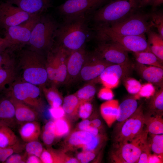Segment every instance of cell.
Returning <instances> with one entry per match:
<instances>
[{"label": "cell", "mask_w": 163, "mask_h": 163, "mask_svg": "<svg viewBox=\"0 0 163 163\" xmlns=\"http://www.w3.org/2000/svg\"><path fill=\"white\" fill-rule=\"evenodd\" d=\"M17 72L15 62L0 68V92L4 90L7 85L10 86L16 79Z\"/></svg>", "instance_id": "31"}, {"label": "cell", "mask_w": 163, "mask_h": 163, "mask_svg": "<svg viewBox=\"0 0 163 163\" xmlns=\"http://www.w3.org/2000/svg\"><path fill=\"white\" fill-rule=\"evenodd\" d=\"M93 135L86 131L79 130L72 132L65 140L63 149L66 152L82 148L92 140Z\"/></svg>", "instance_id": "20"}, {"label": "cell", "mask_w": 163, "mask_h": 163, "mask_svg": "<svg viewBox=\"0 0 163 163\" xmlns=\"http://www.w3.org/2000/svg\"><path fill=\"white\" fill-rule=\"evenodd\" d=\"M155 91L153 85L148 82L141 85L139 91L135 95L134 97L136 99L141 97L149 98L154 94Z\"/></svg>", "instance_id": "42"}, {"label": "cell", "mask_w": 163, "mask_h": 163, "mask_svg": "<svg viewBox=\"0 0 163 163\" xmlns=\"http://www.w3.org/2000/svg\"><path fill=\"white\" fill-rule=\"evenodd\" d=\"M18 60L16 67L21 71V79L40 87L46 85V56L27 49L20 52Z\"/></svg>", "instance_id": "2"}, {"label": "cell", "mask_w": 163, "mask_h": 163, "mask_svg": "<svg viewBox=\"0 0 163 163\" xmlns=\"http://www.w3.org/2000/svg\"><path fill=\"white\" fill-rule=\"evenodd\" d=\"M19 146L18 138L9 126L4 125L0 127V147L13 148Z\"/></svg>", "instance_id": "29"}, {"label": "cell", "mask_w": 163, "mask_h": 163, "mask_svg": "<svg viewBox=\"0 0 163 163\" xmlns=\"http://www.w3.org/2000/svg\"><path fill=\"white\" fill-rule=\"evenodd\" d=\"M136 62L145 65L155 66L163 69L162 63L153 53L142 51L133 53Z\"/></svg>", "instance_id": "32"}, {"label": "cell", "mask_w": 163, "mask_h": 163, "mask_svg": "<svg viewBox=\"0 0 163 163\" xmlns=\"http://www.w3.org/2000/svg\"><path fill=\"white\" fill-rule=\"evenodd\" d=\"M96 88L94 81L89 82L75 93L80 102L91 101L96 92Z\"/></svg>", "instance_id": "33"}, {"label": "cell", "mask_w": 163, "mask_h": 163, "mask_svg": "<svg viewBox=\"0 0 163 163\" xmlns=\"http://www.w3.org/2000/svg\"><path fill=\"white\" fill-rule=\"evenodd\" d=\"M151 26L156 28L158 34L163 37V15L160 12H154L148 15Z\"/></svg>", "instance_id": "39"}, {"label": "cell", "mask_w": 163, "mask_h": 163, "mask_svg": "<svg viewBox=\"0 0 163 163\" xmlns=\"http://www.w3.org/2000/svg\"><path fill=\"white\" fill-rule=\"evenodd\" d=\"M6 90L17 99L37 111L41 112L43 110L42 92L40 87L16 78Z\"/></svg>", "instance_id": "7"}, {"label": "cell", "mask_w": 163, "mask_h": 163, "mask_svg": "<svg viewBox=\"0 0 163 163\" xmlns=\"http://www.w3.org/2000/svg\"><path fill=\"white\" fill-rule=\"evenodd\" d=\"M91 126L90 121L86 119L83 120L78 123V130L88 132Z\"/></svg>", "instance_id": "51"}, {"label": "cell", "mask_w": 163, "mask_h": 163, "mask_svg": "<svg viewBox=\"0 0 163 163\" xmlns=\"http://www.w3.org/2000/svg\"><path fill=\"white\" fill-rule=\"evenodd\" d=\"M141 0H115L96 11L91 16L95 25H107L121 21L135 13Z\"/></svg>", "instance_id": "4"}, {"label": "cell", "mask_w": 163, "mask_h": 163, "mask_svg": "<svg viewBox=\"0 0 163 163\" xmlns=\"http://www.w3.org/2000/svg\"><path fill=\"white\" fill-rule=\"evenodd\" d=\"M33 16L11 3L0 1V27L5 29L21 24Z\"/></svg>", "instance_id": "13"}, {"label": "cell", "mask_w": 163, "mask_h": 163, "mask_svg": "<svg viewBox=\"0 0 163 163\" xmlns=\"http://www.w3.org/2000/svg\"><path fill=\"white\" fill-rule=\"evenodd\" d=\"M148 133L145 129L133 139L120 143H114L110 154L113 163H137L142 152L148 146Z\"/></svg>", "instance_id": "5"}, {"label": "cell", "mask_w": 163, "mask_h": 163, "mask_svg": "<svg viewBox=\"0 0 163 163\" xmlns=\"http://www.w3.org/2000/svg\"><path fill=\"white\" fill-rule=\"evenodd\" d=\"M55 138L62 137L69 132L71 126L69 121L65 117L54 120Z\"/></svg>", "instance_id": "37"}, {"label": "cell", "mask_w": 163, "mask_h": 163, "mask_svg": "<svg viewBox=\"0 0 163 163\" xmlns=\"http://www.w3.org/2000/svg\"><path fill=\"white\" fill-rule=\"evenodd\" d=\"M135 68L144 80L158 87L163 86V69L136 62Z\"/></svg>", "instance_id": "19"}, {"label": "cell", "mask_w": 163, "mask_h": 163, "mask_svg": "<svg viewBox=\"0 0 163 163\" xmlns=\"http://www.w3.org/2000/svg\"><path fill=\"white\" fill-rule=\"evenodd\" d=\"M133 68V65H110L105 69L95 82H100L104 87L111 89L115 88L121 80L129 76Z\"/></svg>", "instance_id": "14"}, {"label": "cell", "mask_w": 163, "mask_h": 163, "mask_svg": "<svg viewBox=\"0 0 163 163\" xmlns=\"http://www.w3.org/2000/svg\"><path fill=\"white\" fill-rule=\"evenodd\" d=\"M106 0H67L58 6L57 11L63 19L90 15Z\"/></svg>", "instance_id": "11"}, {"label": "cell", "mask_w": 163, "mask_h": 163, "mask_svg": "<svg viewBox=\"0 0 163 163\" xmlns=\"http://www.w3.org/2000/svg\"><path fill=\"white\" fill-rule=\"evenodd\" d=\"M80 102L75 93L66 96L64 99L62 107L66 113L75 116L78 111Z\"/></svg>", "instance_id": "34"}, {"label": "cell", "mask_w": 163, "mask_h": 163, "mask_svg": "<svg viewBox=\"0 0 163 163\" xmlns=\"http://www.w3.org/2000/svg\"><path fill=\"white\" fill-rule=\"evenodd\" d=\"M21 150L19 146L13 148H3L0 147V162L4 163L11 155L14 152H18Z\"/></svg>", "instance_id": "46"}, {"label": "cell", "mask_w": 163, "mask_h": 163, "mask_svg": "<svg viewBox=\"0 0 163 163\" xmlns=\"http://www.w3.org/2000/svg\"><path fill=\"white\" fill-rule=\"evenodd\" d=\"M163 3V0H154L152 5V8L155 9Z\"/></svg>", "instance_id": "57"}, {"label": "cell", "mask_w": 163, "mask_h": 163, "mask_svg": "<svg viewBox=\"0 0 163 163\" xmlns=\"http://www.w3.org/2000/svg\"><path fill=\"white\" fill-rule=\"evenodd\" d=\"M12 52L8 49L0 53V68L15 62V60L11 55Z\"/></svg>", "instance_id": "44"}, {"label": "cell", "mask_w": 163, "mask_h": 163, "mask_svg": "<svg viewBox=\"0 0 163 163\" xmlns=\"http://www.w3.org/2000/svg\"><path fill=\"white\" fill-rule=\"evenodd\" d=\"M93 30L96 32L95 37L98 41L114 43L128 52H151L145 35H122L98 26H95Z\"/></svg>", "instance_id": "6"}, {"label": "cell", "mask_w": 163, "mask_h": 163, "mask_svg": "<svg viewBox=\"0 0 163 163\" xmlns=\"http://www.w3.org/2000/svg\"><path fill=\"white\" fill-rule=\"evenodd\" d=\"M19 132L24 142L38 140L41 133L40 126L37 121L27 122L22 124Z\"/></svg>", "instance_id": "25"}, {"label": "cell", "mask_w": 163, "mask_h": 163, "mask_svg": "<svg viewBox=\"0 0 163 163\" xmlns=\"http://www.w3.org/2000/svg\"><path fill=\"white\" fill-rule=\"evenodd\" d=\"M26 163H42L40 158L34 155H28Z\"/></svg>", "instance_id": "54"}, {"label": "cell", "mask_w": 163, "mask_h": 163, "mask_svg": "<svg viewBox=\"0 0 163 163\" xmlns=\"http://www.w3.org/2000/svg\"><path fill=\"white\" fill-rule=\"evenodd\" d=\"M0 120L4 125L10 127L16 120L14 105L6 95L0 96Z\"/></svg>", "instance_id": "23"}, {"label": "cell", "mask_w": 163, "mask_h": 163, "mask_svg": "<svg viewBox=\"0 0 163 163\" xmlns=\"http://www.w3.org/2000/svg\"><path fill=\"white\" fill-rule=\"evenodd\" d=\"M41 15L33 16L21 24L5 29V37L10 42L11 51L27 45L32 30Z\"/></svg>", "instance_id": "9"}, {"label": "cell", "mask_w": 163, "mask_h": 163, "mask_svg": "<svg viewBox=\"0 0 163 163\" xmlns=\"http://www.w3.org/2000/svg\"><path fill=\"white\" fill-rule=\"evenodd\" d=\"M91 125L92 126L101 130L102 128V123L99 119L96 118L90 121Z\"/></svg>", "instance_id": "55"}, {"label": "cell", "mask_w": 163, "mask_h": 163, "mask_svg": "<svg viewBox=\"0 0 163 163\" xmlns=\"http://www.w3.org/2000/svg\"><path fill=\"white\" fill-rule=\"evenodd\" d=\"M107 140L105 135L101 133L93 135L91 141L82 148L83 151H92L98 152Z\"/></svg>", "instance_id": "36"}, {"label": "cell", "mask_w": 163, "mask_h": 163, "mask_svg": "<svg viewBox=\"0 0 163 163\" xmlns=\"http://www.w3.org/2000/svg\"><path fill=\"white\" fill-rule=\"evenodd\" d=\"M145 129L148 133L160 134L163 133L162 116L146 113L144 114Z\"/></svg>", "instance_id": "28"}, {"label": "cell", "mask_w": 163, "mask_h": 163, "mask_svg": "<svg viewBox=\"0 0 163 163\" xmlns=\"http://www.w3.org/2000/svg\"><path fill=\"white\" fill-rule=\"evenodd\" d=\"M4 125H4L3 123L2 122V121H1V120H0V127H1L2 126H4Z\"/></svg>", "instance_id": "58"}, {"label": "cell", "mask_w": 163, "mask_h": 163, "mask_svg": "<svg viewBox=\"0 0 163 163\" xmlns=\"http://www.w3.org/2000/svg\"><path fill=\"white\" fill-rule=\"evenodd\" d=\"M97 96L99 99L107 101L113 99L114 95L111 89L104 87L99 91Z\"/></svg>", "instance_id": "47"}, {"label": "cell", "mask_w": 163, "mask_h": 163, "mask_svg": "<svg viewBox=\"0 0 163 163\" xmlns=\"http://www.w3.org/2000/svg\"><path fill=\"white\" fill-rule=\"evenodd\" d=\"M128 77L123 80V85L129 93L135 95L139 91L142 84L136 79Z\"/></svg>", "instance_id": "41"}, {"label": "cell", "mask_w": 163, "mask_h": 163, "mask_svg": "<svg viewBox=\"0 0 163 163\" xmlns=\"http://www.w3.org/2000/svg\"><path fill=\"white\" fill-rule=\"evenodd\" d=\"M40 87L51 107H57L62 105L64 98L57 87L51 85L48 87L46 85Z\"/></svg>", "instance_id": "30"}, {"label": "cell", "mask_w": 163, "mask_h": 163, "mask_svg": "<svg viewBox=\"0 0 163 163\" xmlns=\"http://www.w3.org/2000/svg\"><path fill=\"white\" fill-rule=\"evenodd\" d=\"M93 110V105L91 101L82 102L78 107V115L82 120L86 119L91 115Z\"/></svg>", "instance_id": "43"}, {"label": "cell", "mask_w": 163, "mask_h": 163, "mask_svg": "<svg viewBox=\"0 0 163 163\" xmlns=\"http://www.w3.org/2000/svg\"><path fill=\"white\" fill-rule=\"evenodd\" d=\"M148 15L135 13L125 19L107 25H95L102 27L115 33L123 35L143 36L152 27L148 21Z\"/></svg>", "instance_id": "8"}, {"label": "cell", "mask_w": 163, "mask_h": 163, "mask_svg": "<svg viewBox=\"0 0 163 163\" xmlns=\"http://www.w3.org/2000/svg\"><path fill=\"white\" fill-rule=\"evenodd\" d=\"M2 37L0 36V38H1Z\"/></svg>", "instance_id": "59"}, {"label": "cell", "mask_w": 163, "mask_h": 163, "mask_svg": "<svg viewBox=\"0 0 163 163\" xmlns=\"http://www.w3.org/2000/svg\"><path fill=\"white\" fill-rule=\"evenodd\" d=\"M142 104L123 124L114 138V143L130 140L140 134L144 130V115Z\"/></svg>", "instance_id": "10"}, {"label": "cell", "mask_w": 163, "mask_h": 163, "mask_svg": "<svg viewBox=\"0 0 163 163\" xmlns=\"http://www.w3.org/2000/svg\"><path fill=\"white\" fill-rule=\"evenodd\" d=\"M27 154L24 155L17 153L13 154L9 156L4 163H25L27 156Z\"/></svg>", "instance_id": "49"}, {"label": "cell", "mask_w": 163, "mask_h": 163, "mask_svg": "<svg viewBox=\"0 0 163 163\" xmlns=\"http://www.w3.org/2000/svg\"><path fill=\"white\" fill-rule=\"evenodd\" d=\"M54 121L47 122L43 127L41 134V138L44 144L50 146L53 143L55 138L54 132Z\"/></svg>", "instance_id": "38"}, {"label": "cell", "mask_w": 163, "mask_h": 163, "mask_svg": "<svg viewBox=\"0 0 163 163\" xmlns=\"http://www.w3.org/2000/svg\"><path fill=\"white\" fill-rule=\"evenodd\" d=\"M138 107L137 99L134 97L126 99L119 104L116 119L117 122V133L125 121L135 112Z\"/></svg>", "instance_id": "22"}, {"label": "cell", "mask_w": 163, "mask_h": 163, "mask_svg": "<svg viewBox=\"0 0 163 163\" xmlns=\"http://www.w3.org/2000/svg\"><path fill=\"white\" fill-rule=\"evenodd\" d=\"M88 53L84 47L69 52L67 61V76L64 84L69 85L78 79Z\"/></svg>", "instance_id": "16"}, {"label": "cell", "mask_w": 163, "mask_h": 163, "mask_svg": "<svg viewBox=\"0 0 163 163\" xmlns=\"http://www.w3.org/2000/svg\"><path fill=\"white\" fill-rule=\"evenodd\" d=\"M113 64L101 58L94 51L88 52L78 79L85 82L95 80L106 68Z\"/></svg>", "instance_id": "15"}, {"label": "cell", "mask_w": 163, "mask_h": 163, "mask_svg": "<svg viewBox=\"0 0 163 163\" xmlns=\"http://www.w3.org/2000/svg\"><path fill=\"white\" fill-rule=\"evenodd\" d=\"M49 112L50 116L54 120L65 117L66 114L62 106L57 107H51Z\"/></svg>", "instance_id": "48"}, {"label": "cell", "mask_w": 163, "mask_h": 163, "mask_svg": "<svg viewBox=\"0 0 163 163\" xmlns=\"http://www.w3.org/2000/svg\"><path fill=\"white\" fill-rule=\"evenodd\" d=\"M156 90L154 94L149 98L148 102L147 113L163 116V86Z\"/></svg>", "instance_id": "26"}, {"label": "cell", "mask_w": 163, "mask_h": 163, "mask_svg": "<svg viewBox=\"0 0 163 163\" xmlns=\"http://www.w3.org/2000/svg\"><path fill=\"white\" fill-rule=\"evenodd\" d=\"M10 42L5 37L0 38V53L10 49Z\"/></svg>", "instance_id": "52"}, {"label": "cell", "mask_w": 163, "mask_h": 163, "mask_svg": "<svg viewBox=\"0 0 163 163\" xmlns=\"http://www.w3.org/2000/svg\"><path fill=\"white\" fill-rule=\"evenodd\" d=\"M163 162V158L153 154H150L149 158L148 163H159Z\"/></svg>", "instance_id": "53"}, {"label": "cell", "mask_w": 163, "mask_h": 163, "mask_svg": "<svg viewBox=\"0 0 163 163\" xmlns=\"http://www.w3.org/2000/svg\"><path fill=\"white\" fill-rule=\"evenodd\" d=\"M90 16L86 14L64 18L57 29L54 45L69 52L84 48L92 35L89 25Z\"/></svg>", "instance_id": "1"}, {"label": "cell", "mask_w": 163, "mask_h": 163, "mask_svg": "<svg viewBox=\"0 0 163 163\" xmlns=\"http://www.w3.org/2000/svg\"><path fill=\"white\" fill-rule=\"evenodd\" d=\"M25 148L27 155H34L39 158L44 149L41 143L38 140L27 142Z\"/></svg>", "instance_id": "40"}, {"label": "cell", "mask_w": 163, "mask_h": 163, "mask_svg": "<svg viewBox=\"0 0 163 163\" xmlns=\"http://www.w3.org/2000/svg\"><path fill=\"white\" fill-rule=\"evenodd\" d=\"M33 15H40L52 6V0H5Z\"/></svg>", "instance_id": "18"}, {"label": "cell", "mask_w": 163, "mask_h": 163, "mask_svg": "<svg viewBox=\"0 0 163 163\" xmlns=\"http://www.w3.org/2000/svg\"><path fill=\"white\" fill-rule=\"evenodd\" d=\"M150 154L151 151L148 145L141 153L137 163H148L149 158Z\"/></svg>", "instance_id": "50"}, {"label": "cell", "mask_w": 163, "mask_h": 163, "mask_svg": "<svg viewBox=\"0 0 163 163\" xmlns=\"http://www.w3.org/2000/svg\"><path fill=\"white\" fill-rule=\"evenodd\" d=\"M97 152L92 151H83L78 153L77 159L79 163H87L95 158Z\"/></svg>", "instance_id": "45"}, {"label": "cell", "mask_w": 163, "mask_h": 163, "mask_svg": "<svg viewBox=\"0 0 163 163\" xmlns=\"http://www.w3.org/2000/svg\"><path fill=\"white\" fill-rule=\"evenodd\" d=\"M40 158L42 163H78L76 158L68 155L62 150L49 147L43 149Z\"/></svg>", "instance_id": "21"}, {"label": "cell", "mask_w": 163, "mask_h": 163, "mask_svg": "<svg viewBox=\"0 0 163 163\" xmlns=\"http://www.w3.org/2000/svg\"><path fill=\"white\" fill-rule=\"evenodd\" d=\"M154 0H141L139 8L152 5Z\"/></svg>", "instance_id": "56"}, {"label": "cell", "mask_w": 163, "mask_h": 163, "mask_svg": "<svg viewBox=\"0 0 163 163\" xmlns=\"http://www.w3.org/2000/svg\"><path fill=\"white\" fill-rule=\"evenodd\" d=\"M5 91V95L14 105L15 119L18 122L22 124L27 122L37 120L38 111L17 99L7 90Z\"/></svg>", "instance_id": "17"}, {"label": "cell", "mask_w": 163, "mask_h": 163, "mask_svg": "<svg viewBox=\"0 0 163 163\" xmlns=\"http://www.w3.org/2000/svg\"><path fill=\"white\" fill-rule=\"evenodd\" d=\"M147 143L151 151L162 158L163 157V135L150 134Z\"/></svg>", "instance_id": "35"}, {"label": "cell", "mask_w": 163, "mask_h": 163, "mask_svg": "<svg viewBox=\"0 0 163 163\" xmlns=\"http://www.w3.org/2000/svg\"><path fill=\"white\" fill-rule=\"evenodd\" d=\"M59 25L52 16L42 14L32 30L28 49L46 57L53 46Z\"/></svg>", "instance_id": "3"}, {"label": "cell", "mask_w": 163, "mask_h": 163, "mask_svg": "<svg viewBox=\"0 0 163 163\" xmlns=\"http://www.w3.org/2000/svg\"><path fill=\"white\" fill-rule=\"evenodd\" d=\"M146 34L147 41L151 52L163 63V37L151 30Z\"/></svg>", "instance_id": "27"}, {"label": "cell", "mask_w": 163, "mask_h": 163, "mask_svg": "<svg viewBox=\"0 0 163 163\" xmlns=\"http://www.w3.org/2000/svg\"><path fill=\"white\" fill-rule=\"evenodd\" d=\"M94 52L106 61L114 64L132 65L128 52L111 42L99 41Z\"/></svg>", "instance_id": "12"}, {"label": "cell", "mask_w": 163, "mask_h": 163, "mask_svg": "<svg viewBox=\"0 0 163 163\" xmlns=\"http://www.w3.org/2000/svg\"><path fill=\"white\" fill-rule=\"evenodd\" d=\"M119 105L118 101L113 99L107 101L101 105V115L109 127L116 120Z\"/></svg>", "instance_id": "24"}]
</instances>
